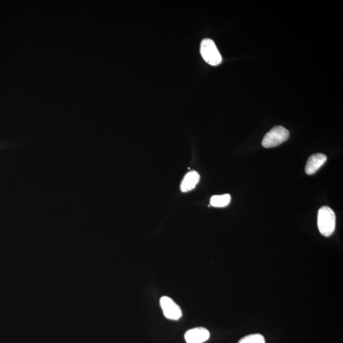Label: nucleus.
Returning a JSON list of instances; mask_svg holds the SVG:
<instances>
[{
    "label": "nucleus",
    "mask_w": 343,
    "mask_h": 343,
    "mask_svg": "<svg viewBox=\"0 0 343 343\" xmlns=\"http://www.w3.org/2000/svg\"><path fill=\"white\" fill-rule=\"evenodd\" d=\"M317 225L322 235L326 237L332 235L336 228V215L332 209L324 206L319 209Z\"/></svg>",
    "instance_id": "f257e3e1"
},
{
    "label": "nucleus",
    "mask_w": 343,
    "mask_h": 343,
    "mask_svg": "<svg viewBox=\"0 0 343 343\" xmlns=\"http://www.w3.org/2000/svg\"><path fill=\"white\" fill-rule=\"evenodd\" d=\"M289 130L284 126H274L263 138L262 146L266 148H274V147L279 146L289 139Z\"/></svg>",
    "instance_id": "f03ea898"
},
{
    "label": "nucleus",
    "mask_w": 343,
    "mask_h": 343,
    "mask_svg": "<svg viewBox=\"0 0 343 343\" xmlns=\"http://www.w3.org/2000/svg\"><path fill=\"white\" fill-rule=\"evenodd\" d=\"M200 53L205 61L211 66H218L222 63V57L217 47L211 39L206 38L200 45Z\"/></svg>",
    "instance_id": "7ed1b4c3"
},
{
    "label": "nucleus",
    "mask_w": 343,
    "mask_h": 343,
    "mask_svg": "<svg viewBox=\"0 0 343 343\" xmlns=\"http://www.w3.org/2000/svg\"><path fill=\"white\" fill-rule=\"evenodd\" d=\"M163 315L168 319L177 321L182 317V311L178 305L173 299L168 296H163L160 301Z\"/></svg>",
    "instance_id": "20e7f679"
},
{
    "label": "nucleus",
    "mask_w": 343,
    "mask_h": 343,
    "mask_svg": "<svg viewBox=\"0 0 343 343\" xmlns=\"http://www.w3.org/2000/svg\"><path fill=\"white\" fill-rule=\"evenodd\" d=\"M210 333L204 328H196L186 331L185 339L187 343H204L210 338Z\"/></svg>",
    "instance_id": "39448f33"
},
{
    "label": "nucleus",
    "mask_w": 343,
    "mask_h": 343,
    "mask_svg": "<svg viewBox=\"0 0 343 343\" xmlns=\"http://www.w3.org/2000/svg\"><path fill=\"white\" fill-rule=\"evenodd\" d=\"M327 159V156L322 153L314 154L310 156L306 165V173L308 175L315 174L326 163Z\"/></svg>",
    "instance_id": "423d86ee"
},
{
    "label": "nucleus",
    "mask_w": 343,
    "mask_h": 343,
    "mask_svg": "<svg viewBox=\"0 0 343 343\" xmlns=\"http://www.w3.org/2000/svg\"><path fill=\"white\" fill-rule=\"evenodd\" d=\"M200 181V175L196 171L188 172L184 177L181 185V190L183 192H187L192 190Z\"/></svg>",
    "instance_id": "0eeeda50"
},
{
    "label": "nucleus",
    "mask_w": 343,
    "mask_h": 343,
    "mask_svg": "<svg viewBox=\"0 0 343 343\" xmlns=\"http://www.w3.org/2000/svg\"><path fill=\"white\" fill-rule=\"evenodd\" d=\"M231 202V196L229 194L213 196L211 199V206L215 207H225Z\"/></svg>",
    "instance_id": "6e6552de"
},
{
    "label": "nucleus",
    "mask_w": 343,
    "mask_h": 343,
    "mask_svg": "<svg viewBox=\"0 0 343 343\" xmlns=\"http://www.w3.org/2000/svg\"><path fill=\"white\" fill-rule=\"evenodd\" d=\"M238 343H266L265 338L260 334H254L245 336Z\"/></svg>",
    "instance_id": "1a4fd4ad"
}]
</instances>
